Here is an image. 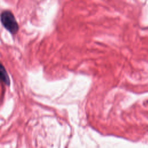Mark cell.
Listing matches in <instances>:
<instances>
[{"instance_id": "cell-1", "label": "cell", "mask_w": 148, "mask_h": 148, "mask_svg": "<svg viewBox=\"0 0 148 148\" xmlns=\"http://www.w3.org/2000/svg\"><path fill=\"white\" fill-rule=\"evenodd\" d=\"M1 23L3 27L11 34H16L18 29V25L13 14L8 10H3L1 16Z\"/></svg>"}, {"instance_id": "cell-2", "label": "cell", "mask_w": 148, "mask_h": 148, "mask_svg": "<svg viewBox=\"0 0 148 148\" xmlns=\"http://www.w3.org/2000/svg\"><path fill=\"white\" fill-rule=\"evenodd\" d=\"M0 76H1V82L9 86L10 84V80L9 76L8 75V73L3 66L2 64L1 65V69H0Z\"/></svg>"}]
</instances>
